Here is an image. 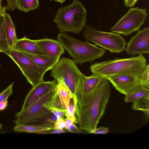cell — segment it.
<instances>
[{
  "label": "cell",
  "mask_w": 149,
  "mask_h": 149,
  "mask_svg": "<svg viewBox=\"0 0 149 149\" xmlns=\"http://www.w3.org/2000/svg\"><path fill=\"white\" fill-rule=\"evenodd\" d=\"M149 95V90L141 85H138L133 88L125 95L124 101L126 103H133Z\"/></svg>",
  "instance_id": "18"
},
{
  "label": "cell",
  "mask_w": 149,
  "mask_h": 149,
  "mask_svg": "<svg viewBox=\"0 0 149 149\" xmlns=\"http://www.w3.org/2000/svg\"><path fill=\"white\" fill-rule=\"evenodd\" d=\"M76 64L73 60L63 58L51 69L50 74L56 81L63 80L69 91L74 103L76 100L77 89L86 76L77 68Z\"/></svg>",
  "instance_id": "5"
},
{
  "label": "cell",
  "mask_w": 149,
  "mask_h": 149,
  "mask_svg": "<svg viewBox=\"0 0 149 149\" xmlns=\"http://www.w3.org/2000/svg\"><path fill=\"white\" fill-rule=\"evenodd\" d=\"M47 108L49 109L52 113L57 117H62L65 116L66 114V110H61L53 108Z\"/></svg>",
  "instance_id": "30"
},
{
  "label": "cell",
  "mask_w": 149,
  "mask_h": 149,
  "mask_svg": "<svg viewBox=\"0 0 149 149\" xmlns=\"http://www.w3.org/2000/svg\"><path fill=\"white\" fill-rule=\"evenodd\" d=\"M84 28L83 36L87 41L112 53H117L125 50L127 43L120 34L98 31L89 25H85Z\"/></svg>",
  "instance_id": "6"
},
{
  "label": "cell",
  "mask_w": 149,
  "mask_h": 149,
  "mask_svg": "<svg viewBox=\"0 0 149 149\" xmlns=\"http://www.w3.org/2000/svg\"><path fill=\"white\" fill-rule=\"evenodd\" d=\"M53 131L51 132V134L61 133L65 132L63 129H54Z\"/></svg>",
  "instance_id": "38"
},
{
  "label": "cell",
  "mask_w": 149,
  "mask_h": 149,
  "mask_svg": "<svg viewBox=\"0 0 149 149\" xmlns=\"http://www.w3.org/2000/svg\"><path fill=\"white\" fill-rule=\"evenodd\" d=\"M146 11V8H130L110 30L125 36L138 31L148 17Z\"/></svg>",
  "instance_id": "7"
},
{
  "label": "cell",
  "mask_w": 149,
  "mask_h": 149,
  "mask_svg": "<svg viewBox=\"0 0 149 149\" xmlns=\"http://www.w3.org/2000/svg\"><path fill=\"white\" fill-rule=\"evenodd\" d=\"M9 57L17 65L28 82L34 87L43 81L44 74L29 58L12 49Z\"/></svg>",
  "instance_id": "9"
},
{
  "label": "cell",
  "mask_w": 149,
  "mask_h": 149,
  "mask_svg": "<svg viewBox=\"0 0 149 149\" xmlns=\"http://www.w3.org/2000/svg\"><path fill=\"white\" fill-rule=\"evenodd\" d=\"M52 1H56L60 3L61 4H63L66 0H51Z\"/></svg>",
  "instance_id": "39"
},
{
  "label": "cell",
  "mask_w": 149,
  "mask_h": 149,
  "mask_svg": "<svg viewBox=\"0 0 149 149\" xmlns=\"http://www.w3.org/2000/svg\"><path fill=\"white\" fill-rule=\"evenodd\" d=\"M14 82L12 83L6 89L0 93V102L7 99L13 93V87Z\"/></svg>",
  "instance_id": "26"
},
{
  "label": "cell",
  "mask_w": 149,
  "mask_h": 149,
  "mask_svg": "<svg viewBox=\"0 0 149 149\" xmlns=\"http://www.w3.org/2000/svg\"><path fill=\"white\" fill-rule=\"evenodd\" d=\"M57 81L56 91L59 96L64 108L66 110L69 106L70 99L72 97L68 89L63 80L60 79Z\"/></svg>",
  "instance_id": "19"
},
{
  "label": "cell",
  "mask_w": 149,
  "mask_h": 149,
  "mask_svg": "<svg viewBox=\"0 0 149 149\" xmlns=\"http://www.w3.org/2000/svg\"><path fill=\"white\" fill-rule=\"evenodd\" d=\"M74 123H77V118L75 115L72 117H66L65 119V126L64 128L68 131L70 126Z\"/></svg>",
  "instance_id": "29"
},
{
  "label": "cell",
  "mask_w": 149,
  "mask_h": 149,
  "mask_svg": "<svg viewBox=\"0 0 149 149\" xmlns=\"http://www.w3.org/2000/svg\"><path fill=\"white\" fill-rule=\"evenodd\" d=\"M8 104V98L0 102V111L5 109L7 107Z\"/></svg>",
  "instance_id": "36"
},
{
  "label": "cell",
  "mask_w": 149,
  "mask_h": 149,
  "mask_svg": "<svg viewBox=\"0 0 149 149\" xmlns=\"http://www.w3.org/2000/svg\"><path fill=\"white\" fill-rule=\"evenodd\" d=\"M125 51L129 55L149 53V27L138 31L127 43Z\"/></svg>",
  "instance_id": "10"
},
{
  "label": "cell",
  "mask_w": 149,
  "mask_h": 149,
  "mask_svg": "<svg viewBox=\"0 0 149 149\" xmlns=\"http://www.w3.org/2000/svg\"><path fill=\"white\" fill-rule=\"evenodd\" d=\"M68 131L70 132L75 133H79L80 130L78 127L74 123L70 125L68 128Z\"/></svg>",
  "instance_id": "35"
},
{
  "label": "cell",
  "mask_w": 149,
  "mask_h": 149,
  "mask_svg": "<svg viewBox=\"0 0 149 149\" xmlns=\"http://www.w3.org/2000/svg\"><path fill=\"white\" fill-rule=\"evenodd\" d=\"M110 92L108 81L104 78L89 94H76V100L74 103V115L80 129L91 134L97 127L105 112Z\"/></svg>",
  "instance_id": "1"
},
{
  "label": "cell",
  "mask_w": 149,
  "mask_h": 149,
  "mask_svg": "<svg viewBox=\"0 0 149 149\" xmlns=\"http://www.w3.org/2000/svg\"><path fill=\"white\" fill-rule=\"evenodd\" d=\"M2 1V0H0V4H1Z\"/></svg>",
  "instance_id": "41"
},
{
  "label": "cell",
  "mask_w": 149,
  "mask_h": 149,
  "mask_svg": "<svg viewBox=\"0 0 149 149\" xmlns=\"http://www.w3.org/2000/svg\"><path fill=\"white\" fill-rule=\"evenodd\" d=\"M65 126V119L60 117L56 121L53 126L54 129H63Z\"/></svg>",
  "instance_id": "28"
},
{
  "label": "cell",
  "mask_w": 149,
  "mask_h": 149,
  "mask_svg": "<svg viewBox=\"0 0 149 149\" xmlns=\"http://www.w3.org/2000/svg\"><path fill=\"white\" fill-rule=\"evenodd\" d=\"M138 0H124L125 6L126 7L130 8L133 6Z\"/></svg>",
  "instance_id": "34"
},
{
  "label": "cell",
  "mask_w": 149,
  "mask_h": 149,
  "mask_svg": "<svg viewBox=\"0 0 149 149\" xmlns=\"http://www.w3.org/2000/svg\"><path fill=\"white\" fill-rule=\"evenodd\" d=\"M8 10L7 6H2L0 4V16L3 15Z\"/></svg>",
  "instance_id": "37"
},
{
  "label": "cell",
  "mask_w": 149,
  "mask_h": 149,
  "mask_svg": "<svg viewBox=\"0 0 149 149\" xmlns=\"http://www.w3.org/2000/svg\"><path fill=\"white\" fill-rule=\"evenodd\" d=\"M56 80L43 81L33 87L26 95L21 110H24L42 97L50 91L56 88Z\"/></svg>",
  "instance_id": "11"
},
{
  "label": "cell",
  "mask_w": 149,
  "mask_h": 149,
  "mask_svg": "<svg viewBox=\"0 0 149 149\" xmlns=\"http://www.w3.org/2000/svg\"><path fill=\"white\" fill-rule=\"evenodd\" d=\"M44 106L46 108H53L66 110L64 108L59 96L56 91L51 99Z\"/></svg>",
  "instance_id": "24"
},
{
  "label": "cell",
  "mask_w": 149,
  "mask_h": 149,
  "mask_svg": "<svg viewBox=\"0 0 149 149\" xmlns=\"http://www.w3.org/2000/svg\"><path fill=\"white\" fill-rule=\"evenodd\" d=\"M109 128L108 127H100L98 128H95L92 132L91 134H105L109 132Z\"/></svg>",
  "instance_id": "31"
},
{
  "label": "cell",
  "mask_w": 149,
  "mask_h": 149,
  "mask_svg": "<svg viewBox=\"0 0 149 149\" xmlns=\"http://www.w3.org/2000/svg\"><path fill=\"white\" fill-rule=\"evenodd\" d=\"M87 12L80 1L73 0L72 3L59 8L53 22L56 23L60 33L78 34L85 26Z\"/></svg>",
  "instance_id": "4"
},
{
  "label": "cell",
  "mask_w": 149,
  "mask_h": 149,
  "mask_svg": "<svg viewBox=\"0 0 149 149\" xmlns=\"http://www.w3.org/2000/svg\"><path fill=\"white\" fill-rule=\"evenodd\" d=\"M104 77L92 74L85 76L81 86L76 91V94L86 95L91 92L102 81Z\"/></svg>",
  "instance_id": "16"
},
{
  "label": "cell",
  "mask_w": 149,
  "mask_h": 149,
  "mask_svg": "<svg viewBox=\"0 0 149 149\" xmlns=\"http://www.w3.org/2000/svg\"><path fill=\"white\" fill-rule=\"evenodd\" d=\"M2 127V124L0 123V130L1 129Z\"/></svg>",
  "instance_id": "40"
},
{
  "label": "cell",
  "mask_w": 149,
  "mask_h": 149,
  "mask_svg": "<svg viewBox=\"0 0 149 149\" xmlns=\"http://www.w3.org/2000/svg\"><path fill=\"white\" fill-rule=\"evenodd\" d=\"M22 53L31 59L44 74L51 69L60 58V56H51L45 55H35Z\"/></svg>",
  "instance_id": "15"
},
{
  "label": "cell",
  "mask_w": 149,
  "mask_h": 149,
  "mask_svg": "<svg viewBox=\"0 0 149 149\" xmlns=\"http://www.w3.org/2000/svg\"><path fill=\"white\" fill-rule=\"evenodd\" d=\"M53 127L49 125H16L13 128L14 130L17 132H40L53 130Z\"/></svg>",
  "instance_id": "20"
},
{
  "label": "cell",
  "mask_w": 149,
  "mask_h": 149,
  "mask_svg": "<svg viewBox=\"0 0 149 149\" xmlns=\"http://www.w3.org/2000/svg\"><path fill=\"white\" fill-rule=\"evenodd\" d=\"M146 65L145 58L142 54H140L129 58H116L96 63L90 66V69L93 74L106 78L120 74L137 76Z\"/></svg>",
  "instance_id": "2"
},
{
  "label": "cell",
  "mask_w": 149,
  "mask_h": 149,
  "mask_svg": "<svg viewBox=\"0 0 149 149\" xmlns=\"http://www.w3.org/2000/svg\"><path fill=\"white\" fill-rule=\"evenodd\" d=\"M149 65H146L138 76L140 85L149 88Z\"/></svg>",
  "instance_id": "25"
},
{
  "label": "cell",
  "mask_w": 149,
  "mask_h": 149,
  "mask_svg": "<svg viewBox=\"0 0 149 149\" xmlns=\"http://www.w3.org/2000/svg\"><path fill=\"white\" fill-rule=\"evenodd\" d=\"M7 3L8 10L13 11L16 8L17 0H6Z\"/></svg>",
  "instance_id": "32"
},
{
  "label": "cell",
  "mask_w": 149,
  "mask_h": 149,
  "mask_svg": "<svg viewBox=\"0 0 149 149\" xmlns=\"http://www.w3.org/2000/svg\"><path fill=\"white\" fill-rule=\"evenodd\" d=\"M35 41L45 54L51 56H61L65 52L64 49L58 40L45 38Z\"/></svg>",
  "instance_id": "13"
},
{
  "label": "cell",
  "mask_w": 149,
  "mask_h": 149,
  "mask_svg": "<svg viewBox=\"0 0 149 149\" xmlns=\"http://www.w3.org/2000/svg\"><path fill=\"white\" fill-rule=\"evenodd\" d=\"M56 92L55 88L26 109L17 113L15 119L13 121L15 124L16 125L28 124L50 115L51 112L44 105L50 100Z\"/></svg>",
  "instance_id": "8"
},
{
  "label": "cell",
  "mask_w": 149,
  "mask_h": 149,
  "mask_svg": "<svg viewBox=\"0 0 149 149\" xmlns=\"http://www.w3.org/2000/svg\"><path fill=\"white\" fill-rule=\"evenodd\" d=\"M57 40L76 64L91 63L103 56L106 52L96 45L78 40L65 33H60L58 35Z\"/></svg>",
  "instance_id": "3"
},
{
  "label": "cell",
  "mask_w": 149,
  "mask_h": 149,
  "mask_svg": "<svg viewBox=\"0 0 149 149\" xmlns=\"http://www.w3.org/2000/svg\"><path fill=\"white\" fill-rule=\"evenodd\" d=\"M13 49L22 52L35 55H45L36 43L26 37L18 39L15 43Z\"/></svg>",
  "instance_id": "14"
},
{
  "label": "cell",
  "mask_w": 149,
  "mask_h": 149,
  "mask_svg": "<svg viewBox=\"0 0 149 149\" xmlns=\"http://www.w3.org/2000/svg\"><path fill=\"white\" fill-rule=\"evenodd\" d=\"M75 109L74 101L72 98H71L68 109L66 110L65 115L66 117H72L74 116Z\"/></svg>",
  "instance_id": "27"
},
{
  "label": "cell",
  "mask_w": 149,
  "mask_h": 149,
  "mask_svg": "<svg viewBox=\"0 0 149 149\" xmlns=\"http://www.w3.org/2000/svg\"><path fill=\"white\" fill-rule=\"evenodd\" d=\"M0 67H1V65H0Z\"/></svg>",
  "instance_id": "42"
},
{
  "label": "cell",
  "mask_w": 149,
  "mask_h": 149,
  "mask_svg": "<svg viewBox=\"0 0 149 149\" xmlns=\"http://www.w3.org/2000/svg\"><path fill=\"white\" fill-rule=\"evenodd\" d=\"M39 5L38 0H17L16 8L21 12L26 13L37 8Z\"/></svg>",
  "instance_id": "22"
},
{
  "label": "cell",
  "mask_w": 149,
  "mask_h": 149,
  "mask_svg": "<svg viewBox=\"0 0 149 149\" xmlns=\"http://www.w3.org/2000/svg\"><path fill=\"white\" fill-rule=\"evenodd\" d=\"M60 117H57L53 114L47 118L46 122L49 124H53L54 125L57 119Z\"/></svg>",
  "instance_id": "33"
},
{
  "label": "cell",
  "mask_w": 149,
  "mask_h": 149,
  "mask_svg": "<svg viewBox=\"0 0 149 149\" xmlns=\"http://www.w3.org/2000/svg\"><path fill=\"white\" fill-rule=\"evenodd\" d=\"M132 108L134 110L143 111L146 116L149 118V95L143 98L134 102L132 104Z\"/></svg>",
  "instance_id": "23"
},
{
  "label": "cell",
  "mask_w": 149,
  "mask_h": 149,
  "mask_svg": "<svg viewBox=\"0 0 149 149\" xmlns=\"http://www.w3.org/2000/svg\"><path fill=\"white\" fill-rule=\"evenodd\" d=\"M107 79L117 91L125 95L134 87L140 85L138 76L120 74L110 76Z\"/></svg>",
  "instance_id": "12"
},
{
  "label": "cell",
  "mask_w": 149,
  "mask_h": 149,
  "mask_svg": "<svg viewBox=\"0 0 149 149\" xmlns=\"http://www.w3.org/2000/svg\"><path fill=\"white\" fill-rule=\"evenodd\" d=\"M6 36L9 46L13 49L14 45L18 40L14 24L10 15L6 13L3 14Z\"/></svg>",
  "instance_id": "17"
},
{
  "label": "cell",
  "mask_w": 149,
  "mask_h": 149,
  "mask_svg": "<svg viewBox=\"0 0 149 149\" xmlns=\"http://www.w3.org/2000/svg\"><path fill=\"white\" fill-rule=\"evenodd\" d=\"M12 49L9 46L6 35L3 15L0 16V52L10 56Z\"/></svg>",
  "instance_id": "21"
}]
</instances>
